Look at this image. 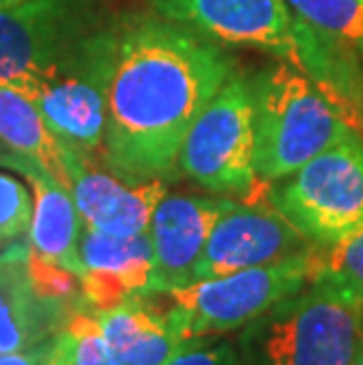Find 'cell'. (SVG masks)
Listing matches in <instances>:
<instances>
[{
    "mask_svg": "<svg viewBox=\"0 0 363 365\" xmlns=\"http://www.w3.org/2000/svg\"><path fill=\"white\" fill-rule=\"evenodd\" d=\"M354 365H363V337H361V346L357 351V359H354Z\"/></svg>",
    "mask_w": 363,
    "mask_h": 365,
    "instance_id": "4316f807",
    "label": "cell"
},
{
    "mask_svg": "<svg viewBox=\"0 0 363 365\" xmlns=\"http://www.w3.org/2000/svg\"><path fill=\"white\" fill-rule=\"evenodd\" d=\"M50 365H73V339L66 328L57 335V351Z\"/></svg>",
    "mask_w": 363,
    "mask_h": 365,
    "instance_id": "484cf974",
    "label": "cell"
},
{
    "mask_svg": "<svg viewBox=\"0 0 363 365\" xmlns=\"http://www.w3.org/2000/svg\"><path fill=\"white\" fill-rule=\"evenodd\" d=\"M272 203L312 240L333 245L363 224V139L352 135L272 184Z\"/></svg>",
    "mask_w": 363,
    "mask_h": 365,
    "instance_id": "52a82bcc",
    "label": "cell"
},
{
    "mask_svg": "<svg viewBox=\"0 0 363 365\" xmlns=\"http://www.w3.org/2000/svg\"><path fill=\"white\" fill-rule=\"evenodd\" d=\"M92 314L116 365H163L194 341L177 332L168 307L156 304L153 294Z\"/></svg>",
    "mask_w": 363,
    "mask_h": 365,
    "instance_id": "e0dca14e",
    "label": "cell"
},
{
    "mask_svg": "<svg viewBox=\"0 0 363 365\" xmlns=\"http://www.w3.org/2000/svg\"><path fill=\"white\" fill-rule=\"evenodd\" d=\"M81 287L88 312H106L128 299L156 292L149 231L118 238L83 224Z\"/></svg>",
    "mask_w": 363,
    "mask_h": 365,
    "instance_id": "4fadbf2b",
    "label": "cell"
},
{
    "mask_svg": "<svg viewBox=\"0 0 363 365\" xmlns=\"http://www.w3.org/2000/svg\"><path fill=\"white\" fill-rule=\"evenodd\" d=\"M288 64L302 71L333 104L352 130L363 132V59L337 38L323 34L297 14L295 50Z\"/></svg>",
    "mask_w": 363,
    "mask_h": 365,
    "instance_id": "2e32d148",
    "label": "cell"
},
{
    "mask_svg": "<svg viewBox=\"0 0 363 365\" xmlns=\"http://www.w3.org/2000/svg\"><path fill=\"white\" fill-rule=\"evenodd\" d=\"M236 73L220 43L165 17L118 26L99 165L128 184L177 175L198 113Z\"/></svg>",
    "mask_w": 363,
    "mask_h": 365,
    "instance_id": "6da1fadb",
    "label": "cell"
},
{
    "mask_svg": "<svg viewBox=\"0 0 363 365\" xmlns=\"http://www.w3.org/2000/svg\"><path fill=\"white\" fill-rule=\"evenodd\" d=\"M229 203V196L218 193H165L158 200L149 222L156 292L194 281L196 262L208 243V236Z\"/></svg>",
    "mask_w": 363,
    "mask_h": 365,
    "instance_id": "7c38bea8",
    "label": "cell"
},
{
    "mask_svg": "<svg viewBox=\"0 0 363 365\" xmlns=\"http://www.w3.org/2000/svg\"><path fill=\"white\" fill-rule=\"evenodd\" d=\"M316 276L347 287L363 304V224L337 243L321 245Z\"/></svg>",
    "mask_w": 363,
    "mask_h": 365,
    "instance_id": "ffe728a7",
    "label": "cell"
},
{
    "mask_svg": "<svg viewBox=\"0 0 363 365\" xmlns=\"http://www.w3.org/2000/svg\"><path fill=\"white\" fill-rule=\"evenodd\" d=\"M5 153H7V149H5V144H3V142H0V158H3V156H5Z\"/></svg>",
    "mask_w": 363,
    "mask_h": 365,
    "instance_id": "83f0119b",
    "label": "cell"
},
{
    "mask_svg": "<svg viewBox=\"0 0 363 365\" xmlns=\"http://www.w3.org/2000/svg\"><path fill=\"white\" fill-rule=\"evenodd\" d=\"M118 26H102L34 85L29 99L68 151L99 163Z\"/></svg>",
    "mask_w": 363,
    "mask_h": 365,
    "instance_id": "8992f818",
    "label": "cell"
},
{
    "mask_svg": "<svg viewBox=\"0 0 363 365\" xmlns=\"http://www.w3.org/2000/svg\"><path fill=\"white\" fill-rule=\"evenodd\" d=\"M0 165L24 175L34 191V217L29 229V250L41 259L55 262L73 274H83L81 234L83 220L73 203L71 191L59 184L43 165L19 153L7 151Z\"/></svg>",
    "mask_w": 363,
    "mask_h": 365,
    "instance_id": "5bb4252c",
    "label": "cell"
},
{
    "mask_svg": "<svg viewBox=\"0 0 363 365\" xmlns=\"http://www.w3.org/2000/svg\"><path fill=\"white\" fill-rule=\"evenodd\" d=\"M34 200L17 177L0 173V252L29 236Z\"/></svg>",
    "mask_w": 363,
    "mask_h": 365,
    "instance_id": "7402d4cb",
    "label": "cell"
},
{
    "mask_svg": "<svg viewBox=\"0 0 363 365\" xmlns=\"http://www.w3.org/2000/svg\"><path fill=\"white\" fill-rule=\"evenodd\" d=\"M26 267H29L31 283H34L36 292L41 294V297L71 309V312H83L85 299H83V287H81L78 274L59 267L55 262L36 257L31 250H29Z\"/></svg>",
    "mask_w": 363,
    "mask_h": 365,
    "instance_id": "44dd1931",
    "label": "cell"
},
{
    "mask_svg": "<svg viewBox=\"0 0 363 365\" xmlns=\"http://www.w3.org/2000/svg\"><path fill=\"white\" fill-rule=\"evenodd\" d=\"M245 328L252 365H354L363 304L347 287L316 276Z\"/></svg>",
    "mask_w": 363,
    "mask_h": 365,
    "instance_id": "7a4b0ae2",
    "label": "cell"
},
{
    "mask_svg": "<svg viewBox=\"0 0 363 365\" xmlns=\"http://www.w3.org/2000/svg\"><path fill=\"white\" fill-rule=\"evenodd\" d=\"M255 90V173L276 184L333 144L357 135L314 83L288 61L265 68Z\"/></svg>",
    "mask_w": 363,
    "mask_h": 365,
    "instance_id": "3957f363",
    "label": "cell"
},
{
    "mask_svg": "<svg viewBox=\"0 0 363 365\" xmlns=\"http://www.w3.org/2000/svg\"><path fill=\"white\" fill-rule=\"evenodd\" d=\"M265 184L248 198H231L208 236L194 269V281L234 271L269 267L307 252L314 243L269 198Z\"/></svg>",
    "mask_w": 363,
    "mask_h": 365,
    "instance_id": "9c48e42d",
    "label": "cell"
},
{
    "mask_svg": "<svg viewBox=\"0 0 363 365\" xmlns=\"http://www.w3.org/2000/svg\"><path fill=\"white\" fill-rule=\"evenodd\" d=\"M160 17L222 45L269 50L290 61L297 14L285 0H156Z\"/></svg>",
    "mask_w": 363,
    "mask_h": 365,
    "instance_id": "30bf717a",
    "label": "cell"
},
{
    "mask_svg": "<svg viewBox=\"0 0 363 365\" xmlns=\"http://www.w3.org/2000/svg\"><path fill=\"white\" fill-rule=\"evenodd\" d=\"M163 365H236V354L229 344H210L194 339L191 344Z\"/></svg>",
    "mask_w": 363,
    "mask_h": 365,
    "instance_id": "cb8c5ba5",
    "label": "cell"
},
{
    "mask_svg": "<svg viewBox=\"0 0 363 365\" xmlns=\"http://www.w3.org/2000/svg\"><path fill=\"white\" fill-rule=\"evenodd\" d=\"M177 173L218 196L248 198L262 182L255 173V90L234 73L222 85L182 144Z\"/></svg>",
    "mask_w": 363,
    "mask_h": 365,
    "instance_id": "5b68a950",
    "label": "cell"
},
{
    "mask_svg": "<svg viewBox=\"0 0 363 365\" xmlns=\"http://www.w3.org/2000/svg\"><path fill=\"white\" fill-rule=\"evenodd\" d=\"M292 12L363 59V0H285Z\"/></svg>",
    "mask_w": 363,
    "mask_h": 365,
    "instance_id": "d6986e66",
    "label": "cell"
},
{
    "mask_svg": "<svg viewBox=\"0 0 363 365\" xmlns=\"http://www.w3.org/2000/svg\"><path fill=\"white\" fill-rule=\"evenodd\" d=\"M26 259L29 243L0 252V354L24 351L59 335L78 314L36 292Z\"/></svg>",
    "mask_w": 363,
    "mask_h": 365,
    "instance_id": "9a60e30c",
    "label": "cell"
},
{
    "mask_svg": "<svg viewBox=\"0 0 363 365\" xmlns=\"http://www.w3.org/2000/svg\"><path fill=\"white\" fill-rule=\"evenodd\" d=\"M66 168L83 224L109 236L130 238L149 231L153 210L168 193L165 180L128 184L78 151L66 149Z\"/></svg>",
    "mask_w": 363,
    "mask_h": 365,
    "instance_id": "8fae6325",
    "label": "cell"
},
{
    "mask_svg": "<svg viewBox=\"0 0 363 365\" xmlns=\"http://www.w3.org/2000/svg\"><path fill=\"white\" fill-rule=\"evenodd\" d=\"M319 250L321 245H314L279 264L170 287L163 292L170 321L184 339L218 337L245 328L314 281L319 271Z\"/></svg>",
    "mask_w": 363,
    "mask_h": 365,
    "instance_id": "277c9868",
    "label": "cell"
},
{
    "mask_svg": "<svg viewBox=\"0 0 363 365\" xmlns=\"http://www.w3.org/2000/svg\"><path fill=\"white\" fill-rule=\"evenodd\" d=\"M97 29V0H0V83L29 97Z\"/></svg>",
    "mask_w": 363,
    "mask_h": 365,
    "instance_id": "ba28073f",
    "label": "cell"
},
{
    "mask_svg": "<svg viewBox=\"0 0 363 365\" xmlns=\"http://www.w3.org/2000/svg\"><path fill=\"white\" fill-rule=\"evenodd\" d=\"M66 330L73 339V365H116L92 312H78L68 321Z\"/></svg>",
    "mask_w": 363,
    "mask_h": 365,
    "instance_id": "603a6c76",
    "label": "cell"
},
{
    "mask_svg": "<svg viewBox=\"0 0 363 365\" xmlns=\"http://www.w3.org/2000/svg\"><path fill=\"white\" fill-rule=\"evenodd\" d=\"M57 351V335L14 354H0V365H50Z\"/></svg>",
    "mask_w": 363,
    "mask_h": 365,
    "instance_id": "d4e9b609",
    "label": "cell"
},
{
    "mask_svg": "<svg viewBox=\"0 0 363 365\" xmlns=\"http://www.w3.org/2000/svg\"><path fill=\"white\" fill-rule=\"evenodd\" d=\"M0 142L7 151L36 160L71 191L66 146L48 128L34 102L3 83H0Z\"/></svg>",
    "mask_w": 363,
    "mask_h": 365,
    "instance_id": "ac0fdd59",
    "label": "cell"
}]
</instances>
